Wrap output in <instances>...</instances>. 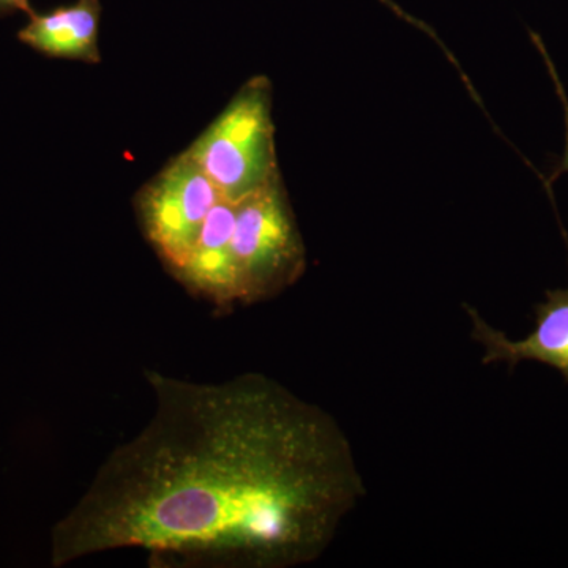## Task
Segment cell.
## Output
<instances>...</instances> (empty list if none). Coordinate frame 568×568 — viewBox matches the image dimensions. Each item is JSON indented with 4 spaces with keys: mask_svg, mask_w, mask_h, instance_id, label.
Instances as JSON below:
<instances>
[{
    "mask_svg": "<svg viewBox=\"0 0 568 568\" xmlns=\"http://www.w3.org/2000/svg\"><path fill=\"white\" fill-rule=\"evenodd\" d=\"M155 413L51 530L52 567L140 549L160 568H294L366 496L345 429L278 381L145 373Z\"/></svg>",
    "mask_w": 568,
    "mask_h": 568,
    "instance_id": "1",
    "label": "cell"
},
{
    "mask_svg": "<svg viewBox=\"0 0 568 568\" xmlns=\"http://www.w3.org/2000/svg\"><path fill=\"white\" fill-rule=\"evenodd\" d=\"M185 152L231 203L282 178L268 78H250Z\"/></svg>",
    "mask_w": 568,
    "mask_h": 568,
    "instance_id": "2",
    "label": "cell"
},
{
    "mask_svg": "<svg viewBox=\"0 0 568 568\" xmlns=\"http://www.w3.org/2000/svg\"><path fill=\"white\" fill-rule=\"evenodd\" d=\"M233 246L242 306L278 297L305 274L304 237L282 178L235 203Z\"/></svg>",
    "mask_w": 568,
    "mask_h": 568,
    "instance_id": "3",
    "label": "cell"
},
{
    "mask_svg": "<svg viewBox=\"0 0 568 568\" xmlns=\"http://www.w3.org/2000/svg\"><path fill=\"white\" fill-rule=\"evenodd\" d=\"M222 197L186 152L174 156L138 192L142 234L171 274L189 256L205 216Z\"/></svg>",
    "mask_w": 568,
    "mask_h": 568,
    "instance_id": "4",
    "label": "cell"
},
{
    "mask_svg": "<svg viewBox=\"0 0 568 568\" xmlns=\"http://www.w3.org/2000/svg\"><path fill=\"white\" fill-rule=\"evenodd\" d=\"M235 203L219 201L205 216L189 256L173 276L190 294L227 313L242 306L234 256Z\"/></svg>",
    "mask_w": 568,
    "mask_h": 568,
    "instance_id": "5",
    "label": "cell"
},
{
    "mask_svg": "<svg viewBox=\"0 0 568 568\" xmlns=\"http://www.w3.org/2000/svg\"><path fill=\"white\" fill-rule=\"evenodd\" d=\"M466 313L473 323L470 336L484 346L481 364L514 368L521 362H540L558 369L568 383V286L548 291L547 301L536 306V328L523 339L508 338L473 306L466 305Z\"/></svg>",
    "mask_w": 568,
    "mask_h": 568,
    "instance_id": "6",
    "label": "cell"
},
{
    "mask_svg": "<svg viewBox=\"0 0 568 568\" xmlns=\"http://www.w3.org/2000/svg\"><path fill=\"white\" fill-rule=\"evenodd\" d=\"M102 3L77 0L50 13H33L18 37L22 43L48 58L88 63L102 62L99 48Z\"/></svg>",
    "mask_w": 568,
    "mask_h": 568,
    "instance_id": "7",
    "label": "cell"
},
{
    "mask_svg": "<svg viewBox=\"0 0 568 568\" xmlns=\"http://www.w3.org/2000/svg\"><path fill=\"white\" fill-rule=\"evenodd\" d=\"M17 11H24L29 17L33 14L29 0H0V17L17 13Z\"/></svg>",
    "mask_w": 568,
    "mask_h": 568,
    "instance_id": "8",
    "label": "cell"
},
{
    "mask_svg": "<svg viewBox=\"0 0 568 568\" xmlns=\"http://www.w3.org/2000/svg\"><path fill=\"white\" fill-rule=\"evenodd\" d=\"M559 93H560V97H562L564 104H566V110H567V123H568V102H567L566 97H564V91H562V89H559ZM567 130H568V129H567ZM567 134H568V132H567ZM562 173H568V140H567V149H566V153H564L562 163H560V166H559V170H558V174H562Z\"/></svg>",
    "mask_w": 568,
    "mask_h": 568,
    "instance_id": "9",
    "label": "cell"
}]
</instances>
